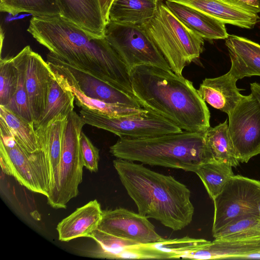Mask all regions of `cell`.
<instances>
[{"label":"cell","instance_id":"6da1fadb","mask_svg":"<svg viewBox=\"0 0 260 260\" xmlns=\"http://www.w3.org/2000/svg\"><path fill=\"white\" fill-rule=\"evenodd\" d=\"M27 31L64 61L134 96L129 72L105 38H92L60 16H33Z\"/></svg>","mask_w":260,"mask_h":260},{"label":"cell","instance_id":"7a4b0ae2","mask_svg":"<svg viewBox=\"0 0 260 260\" xmlns=\"http://www.w3.org/2000/svg\"><path fill=\"white\" fill-rule=\"evenodd\" d=\"M129 75L133 93L143 108L184 131L205 133L210 127L209 110L189 80L149 65L136 66Z\"/></svg>","mask_w":260,"mask_h":260},{"label":"cell","instance_id":"3957f363","mask_svg":"<svg viewBox=\"0 0 260 260\" xmlns=\"http://www.w3.org/2000/svg\"><path fill=\"white\" fill-rule=\"evenodd\" d=\"M113 165L138 213L174 231L191 223L194 209L190 191L185 185L141 163L116 158Z\"/></svg>","mask_w":260,"mask_h":260},{"label":"cell","instance_id":"277c9868","mask_svg":"<svg viewBox=\"0 0 260 260\" xmlns=\"http://www.w3.org/2000/svg\"><path fill=\"white\" fill-rule=\"evenodd\" d=\"M205 133L183 131L145 138H119L110 152L116 158L194 172L200 165L213 160L205 144Z\"/></svg>","mask_w":260,"mask_h":260},{"label":"cell","instance_id":"5b68a950","mask_svg":"<svg viewBox=\"0 0 260 260\" xmlns=\"http://www.w3.org/2000/svg\"><path fill=\"white\" fill-rule=\"evenodd\" d=\"M141 27L179 76L203 51L204 39L182 22L163 0H158L153 15Z\"/></svg>","mask_w":260,"mask_h":260},{"label":"cell","instance_id":"8992f818","mask_svg":"<svg viewBox=\"0 0 260 260\" xmlns=\"http://www.w3.org/2000/svg\"><path fill=\"white\" fill-rule=\"evenodd\" d=\"M84 124L74 111L68 115L63 134L58 183L46 197L47 203L53 208H66L67 203L79 193L84 167L80 138Z\"/></svg>","mask_w":260,"mask_h":260},{"label":"cell","instance_id":"52a82bcc","mask_svg":"<svg viewBox=\"0 0 260 260\" xmlns=\"http://www.w3.org/2000/svg\"><path fill=\"white\" fill-rule=\"evenodd\" d=\"M80 115L85 124L109 131L119 138L140 139L183 132L174 123L147 109L138 114L113 116L82 108Z\"/></svg>","mask_w":260,"mask_h":260},{"label":"cell","instance_id":"ba28073f","mask_svg":"<svg viewBox=\"0 0 260 260\" xmlns=\"http://www.w3.org/2000/svg\"><path fill=\"white\" fill-rule=\"evenodd\" d=\"M105 38L128 72L139 65L172 71L163 55L141 26L109 21L105 27Z\"/></svg>","mask_w":260,"mask_h":260},{"label":"cell","instance_id":"9c48e42d","mask_svg":"<svg viewBox=\"0 0 260 260\" xmlns=\"http://www.w3.org/2000/svg\"><path fill=\"white\" fill-rule=\"evenodd\" d=\"M213 201L214 212L212 234L244 216H258L260 181L241 175H234Z\"/></svg>","mask_w":260,"mask_h":260},{"label":"cell","instance_id":"30bf717a","mask_svg":"<svg viewBox=\"0 0 260 260\" xmlns=\"http://www.w3.org/2000/svg\"><path fill=\"white\" fill-rule=\"evenodd\" d=\"M228 131L239 162L260 154V103L251 93L228 115Z\"/></svg>","mask_w":260,"mask_h":260},{"label":"cell","instance_id":"8fae6325","mask_svg":"<svg viewBox=\"0 0 260 260\" xmlns=\"http://www.w3.org/2000/svg\"><path fill=\"white\" fill-rule=\"evenodd\" d=\"M47 62L51 70L78 88L84 95L107 103L143 108L134 96L69 63L49 52Z\"/></svg>","mask_w":260,"mask_h":260},{"label":"cell","instance_id":"7c38bea8","mask_svg":"<svg viewBox=\"0 0 260 260\" xmlns=\"http://www.w3.org/2000/svg\"><path fill=\"white\" fill-rule=\"evenodd\" d=\"M98 229L141 244H150L164 239L157 234L147 217L123 208L103 211Z\"/></svg>","mask_w":260,"mask_h":260},{"label":"cell","instance_id":"4fadbf2b","mask_svg":"<svg viewBox=\"0 0 260 260\" xmlns=\"http://www.w3.org/2000/svg\"><path fill=\"white\" fill-rule=\"evenodd\" d=\"M0 156L4 172L11 175L31 191L41 194L29 153L16 141L3 118L0 117Z\"/></svg>","mask_w":260,"mask_h":260},{"label":"cell","instance_id":"5bb4252c","mask_svg":"<svg viewBox=\"0 0 260 260\" xmlns=\"http://www.w3.org/2000/svg\"><path fill=\"white\" fill-rule=\"evenodd\" d=\"M179 3L225 24L252 29L259 21V11L238 0H165Z\"/></svg>","mask_w":260,"mask_h":260},{"label":"cell","instance_id":"9a60e30c","mask_svg":"<svg viewBox=\"0 0 260 260\" xmlns=\"http://www.w3.org/2000/svg\"><path fill=\"white\" fill-rule=\"evenodd\" d=\"M53 75L47 61L31 49L26 61L25 83L34 124L45 109Z\"/></svg>","mask_w":260,"mask_h":260},{"label":"cell","instance_id":"2e32d148","mask_svg":"<svg viewBox=\"0 0 260 260\" xmlns=\"http://www.w3.org/2000/svg\"><path fill=\"white\" fill-rule=\"evenodd\" d=\"M57 1L60 9L61 17L92 38H105L106 22L99 0Z\"/></svg>","mask_w":260,"mask_h":260},{"label":"cell","instance_id":"e0dca14e","mask_svg":"<svg viewBox=\"0 0 260 260\" xmlns=\"http://www.w3.org/2000/svg\"><path fill=\"white\" fill-rule=\"evenodd\" d=\"M237 81L228 72L216 78H205L197 90L205 102L229 115L245 96L240 93Z\"/></svg>","mask_w":260,"mask_h":260},{"label":"cell","instance_id":"ac0fdd59","mask_svg":"<svg viewBox=\"0 0 260 260\" xmlns=\"http://www.w3.org/2000/svg\"><path fill=\"white\" fill-rule=\"evenodd\" d=\"M231 67L229 72L237 80L260 76V45L246 38L229 35L225 39Z\"/></svg>","mask_w":260,"mask_h":260},{"label":"cell","instance_id":"d6986e66","mask_svg":"<svg viewBox=\"0 0 260 260\" xmlns=\"http://www.w3.org/2000/svg\"><path fill=\"white\" fill-rule=\"evenodd\" d=\"M68 115L59 114L46 125L35 128L40 149L44 152L49 163L50 187L48 194L58 183L63 134Z\"/></svg>","mask_w":260,"mask_h":260},{"label":"cell","instance_id":"ffe728a7","mask_svg":"<svg viewBox=\"0 0 260 260\" xmlns=\"http://www.w3.org/2000/svg\"><path fill=\"white\" fill-rule=\"evenodd\" d=\"M103 211L96 200L78 208L57 224L59 240L68 242L79 237H89L92 232L98 228Z\"/></svg>","mask_w":260,"mask_h":260},{"label":"cell","instance_id":"44dd1931","mask_svg":"<svg viewBox=\"0 0 260 260\" xmlns=\"http://www.w3.org/2000/svg\"><path fill=\"white\" fill-rule=\"evenodd\" d=\"M173 13L185 25L204 39H226L229 36L225 23L185 5L165 1Z\"/></svg>","mask_w":260,"mask_h":260},{"label":"cell","instance_id":"7402d4cb","mask_svg":"<svg viewBox=\"0 0 260 260\" xmlns=\"http://www.w3.org/2000/svg\"><path fill=\"white\" fill-rule=\"evenodd\" d=\"M260 248V240L226 241L214 239L207 245L183 255L181 258L196 259H238Z\"/></svg>","mask_w":260,"mask_h":260},{"label":"cell","instance_id":"603a6c76","mask_svg":"<svg viewBox=\"0 0 260 260\" xmlns=\"http://www.w3.org/2000/svg\"><path fill=\"white\" fill-rule=\"evenodd\" d=\"M158 0H114L109 21L141 26L153 15ZM108 21V22H109Z\"/></svg>","mask_w":260,"mask_h":260},{"label":"cell","instance_id":"cb8c5ba5","mask_svg":"<svg viewBox=\"0 0 260 260\" xmlns=\"http://www.w3.org/2000/svg\"><path fill=\"white\" fill-rule=\"evenodd\" d=\"M206 147L213 160L236 168L239 161L236 155L228 131V119L205 133Z\"/></svg>","mask_w":260,"mask_h":260},{"label":"cell","instance_id":"d4e9b609","mask_svg":"<svg viewBox=\"0 0 260 260\" xmlns=\"http://www.w3.org/2000/svg\"><path fill=\"white\" fill-rule=\"evenodd\" d=\"M53 73L58 83L64 88L70 90L73 93L75 96L76 105L82 108L113 116L136 114L147 110L143 108H136L122 104L107 103L90 98L84 95L78 88L67 82L60 75L54 72Z\"/></svg>","mask_w":260,"mask_h":260},{"label":"cell","instance_id":"484cf974","mask_svg":"<svg viewBox=\"0 0 260 260\" xmlns=\"http://www.w3.org/2000/svg\"><path fill=\"white\" fill-rule=\"evenodd\" d=\"M74 100L73 93L58 83L53 73L45 109L34 124L35 128L46 125L59 114L68 115L74 111Z\"/></svg>","mask_w":260,"mask_h":260},{"label":"cell","instance_id":"4316f807","mask_svg":"<svg viewBox=\"0 0 260 260\" xmlns=\"http://www.w3.org/2000/svg\"><path fill=\"white\" fill-rule=\"evenodd\" d=\"M0 117L4 119L16 141L26 152L32 153L40 150L34 122L27 121L1 105Z\"/></svg>","mask_w":260,"mask_h":260},{"label":"cell","instance_id":"83f0119b","mask_svg":"<svg viewBox=\"0 0 260 260\" xmlns=\"http://www.w3.org/2000/svg\"><path fill=\"white\" fill-rule=\"evenodd\" d=\"M194 173L199 177L213 200L221 192L226 183L235 175L231 166L215 160L200 165Z\"/></svg>","mask_w":260,"mask_h":260},{"label":"cell","instance_id":"f1b7e54d","mask_svg":"<svg viewBox=\"0 0 260 260\" xmlns=\"http://www.w3.org/2000/svg\"><path fill=\"white\" fill-rule=\"evenodd\" d=\"M214 239L226 241L260 240V217L244 216L212 234Z\"/></svg>","mask_w":260,"mask_h":260},{"label":"cell","instance_id":"f546056e","mask_svg":"<svg viewBox=\"0 0 260 260\" xmlns=\"http://www.w3.org/2000/svg\"><path fill=\"white\" fill-rule=\"evenodd\" d=\"M31 49L29 46H26L13 56L14 63L18 71V85L13 97L5 107L27 121L34 122L25 83L26 61Z\"/></svg>","mask_w":260,"mask_h":260},{"label":"cell","instance_id":"4dcf8cb0","mask_svg":"<svg viewBox=\"0 0 260 260\" xmlns=\"http://www.w3.org/2000/svg\"><path fill=\"white\" fill-rule=\"evenodd\" d=\"M0 11L13 16L21 13L39 17L61 15L57 0H0Z\"/></svg>","mask_w":260,"mask_h":260},{"label":"cell","instance_id":"1f68e13d","mask_svg":"<svg viewBox=\"0 0 260 260\" xmlns=\"http://www.w3.org/2000/svg\"><path fill=\"white\" fill-rule=\"evenodd\" d=\"M210 241L187 236L181 238L166 239L150 243L155 249L168 255L170 259L181 257L207 245Z\"/></svg>","mask_w":260,"mask_h":260},{"label":"cell","instance_id":"d6a6232c","mask_svg":"<svg viewBox=\"0 0 260 260\" xmlns=\"http://www.w3.org/2000/svg\"><path fill=\"white\" fill-rule=\"evenodd\" d=\"M89 238L93 239L99 245L100 249L96 256L108 259H118L119 254L126 249L139 244L134 241L123 239L104 232L97 229L91 234Z\"/></svg>","mask_w":260,"mask_h":260},{"label":"cell","instance_id":"836d02e7","mask_svg":"<svg viewBox=\"0 0 260 260\" xmlns=\"http://www.w3.org/2000/svg\"><path fill=\"white\" fill-rule=\"evenodd\" d=\"M18 71L13 57L1 58L0 105L5 106L11 101L17 90Z\"/></svg>","mask_w":260,"mask_h":260},{"label":"cell","instance_id":"e575fe53","mask_svg":"<svg viewBox=\"0 0 260 260\" xmlns=\"http://www.w3.org/2000/svg\"><path fill=\"white\" fill-rule=\"evenodd\" d=\"M80 145L84 167L91 172H96L99 169V150L94 146L86 135L82 132Z\"/></svg>","mask_w":260,"mask_h":260},{"label":"cell","instance_id":"d590c367","mask_svg":"<svg viewBox=\"0 0 260 260\" xmlns=\"http://www.w3.org/2000/svg\"><path fill=\"white\" fill-rule=\"evenodd\" d=\"M114 0H99L106 24L109 21V13Z\"/></svg>","mask_w":260,"mask_h":260},{"label":"cell","instance_id":"8d00e7d4","mask_svg":"<svg viewBox=\"0 0 260 260\" xmlns=\"http://www.w3.org/2000/svg\"><path fill=\"white\" fill-rule=\"evenodd\" d=\"M260 259V248L241 255L239 259Z\"/></svg>","mask_w":260,"mask_h":260},{"label":"cell","instance_id":"74e56055","mask_svg":"<svg viewBox=\"0 0 260 260\" xmlns=\"http://www.w3.org/2000/svg\"><path fill=\"white\" fill-rule=\"evenodd\" d=\"M251 93L260 103V84L254 82L250 83Z\"/></svg>","mask_w":260,"mask_h":260},{"label":"cell","instance_id":"f35d334b","mask_svg":"<svg viewBox=\"0 0 260 260\" xmlns=\"http://www.w3.org/2000/svg\"><path fill=\"white\" fill-rule=\"evenodd\" d=\"M243 4L253 7L260 12V0H238Z\"/></svg>","mask_w":260,"mask_h":260},{"label":"cell","instance_id":"ab89813d","mask_svg":"<svg viewBox=\"0 0 260 260\" xmlns=\"http://www.w3.org/2000/svg\"><path fill=\"white\" fill-rule=\"evenodd\" d=\"M257 211H258V216L260 217V201L258 204Z\"/></svg>","mask_w":260,"mask_h":260}]
</instances>
